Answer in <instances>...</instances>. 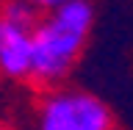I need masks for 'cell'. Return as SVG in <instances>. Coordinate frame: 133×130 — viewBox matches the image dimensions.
<instances>
[{"instance_id": "1", "label": "cell", "mask_w": 133, "mask_h": 130, "mask_svg": "<svg viewBox=\"0 0 133 130\" xmlns=\"http://www.w3.org/2000/svg\"><path fill=\"white\" fill-rule=\"evenodd\" d=\"M94 28L91 0H66L61 6L42 11L33 28V72L31 80L42 89L64 86Z\"/></svg>"}, {"instance_id": "2", "label": "cell", "mask_w": 133, "mask_h": 130, "mask_svg": "<svg viewBox=\"0 0 133 130\" xmlns=\"http://www.w3.org/2000/svg\"><path fill=\"white\" fill-rule=\"evenodd\" d=\"M31 130H114V114L94 91L56 86L36 100Z\"/></svg>"}, {"instance_id": "3", "label": "cell", "mask_w": 133, "mask_h": 130, "mask_svg": "<svg viewBox=\"0 0 133 130\" xmlns=\"http://www.w3.org/2000/svg\"><path fill=\"white\" fill-rule=\"evenodd\" d=\"M39 14L19 0H3L0 6V75L8 80H31L33 28Z\"/></svg>"}, {"instance_id": "4", "label": "cell", "mask_w": 133, "mask_h": 130, "mask_svg": "<svg viewBox=\"0 0 133 130\" xmlns=\"http://www.w3.org/2000/svg\"><path fill=\"white\" fill-rule=\"evenodd\" d=\"M19 3H25V6L36 8V11H50V8L61 6V3H66V0H19Z\"/></svg>"}, {"instance_id": "5", "label": "cell", "mask_w": 133, "mask_h": 130, "mask_svg": "<svg viewBox=\"0 0 133 130\" xmlns=\"http://www.w3.org/2000/svg\"><path fill=\"white\" fill-rule=\"evenodd\" d=\"M0 130H6V125H0Z\"/></svg>"}]
</instances>
